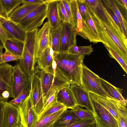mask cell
<instances>
[{
    "label": "cell",
    "mask_w": 127,
    "mask_h": 127,
    "mask_svg": "<svg viewBox=\"0 0 127 127\" xmlns=\"http://www.w3.org/2000/svg\"><path fill=\"white\" fill-rule=\"evenodd\" d=\"M85 3L92 15L99 32L102 43L120 55L127 63V39L105 7L103 2L91 7Z\"/></svg>",
    "instance_id": "obj_1"
},
{
    "label": "cell",
    "mask_w": 127,
    "mask_h": 127,
    "mask_svg": "<svg viewBox=\"0 0 127 127\" xmlns=\"http://www.w3.org/2000/svg\"><path fill=\"white\" fill-rule=\"evenodd\" d=\"M85 56L67 52H54L57 64L56 71L64 76L71 85L80 84L81 68Z\"/></svg>",
    "instance_id": "obj_2"
},
{
    "label": "cell",
    "mask_w": 127,
    "mask_h": 127,
    "mask_svg": "<svg viewBox=\"0 0 127 127\" xmlns=\"http://www.w3.org/2000/svg\"><path fill=\"white\" fill-rule=\"evenodd\" d=\"M35 71L40 79L44 104L49 97L55 92L64 88H70V83L56 71L54 77L53 74L37 67Z\"/></svg>",
    "instance_id": "obj_3"
},
{
    "label": "cell",
    "mask_w": 127,
    "mask_h": 127,
    "mask_svg": "<svg viewBox=\"0 0 127 127\" xmlns=\"http://www.w3.org/2000/svg\"><path fill=\"white\" fill-rule=\"evenodd\" d=\"M100 78L98 75L83 64L81 68V84L83 87L89 93L113 98L104 90Z\"/></svg>",
    "instance_id": "obj_4"
},
{
    "label": "cell",
    "mask_w": 127,
    "mask_h": 127,
    "mask_svg": "<svg viewBox=\"0 0 127 127\" xmlns=\"http://www.w3.org/2000/svg\"><path fill=\"white\" fill-rule=\"evenodd\" d=\"M47 5L45 1L28 14L18 23L26 32L38 28L47 18Z\"/></svg>",
    "instance_id": "obj_5"
},
{
    "label": "cell",
    "mask_w": 127,
    "mask_h": 127,
    "mask_svg": "<svg viewBox=\"0 0 127 127\" xmlns=\"http://www.w3.org/2000/svg\"><path fill=\"white\" fill-rule=\"evenodd\" d=\"M29 78V95L34 110L38 116L42 112L44 106L41 81L35 70Z\"/></svg>",
    "instance_id": "obj_6"
},
{
    "label": "cell",
    "mask_w": 127,
    "mask_h": 127,
    "mask_svg": "<svg viewBox=\"0 0 127 127\" xmlns=\"http://www.w3.org/2000/svg\"><path fill=\"white\" fill-rule=\"evenodd\" d=\"M91 101L97 127H119L117 121L109 111L98 103Z\"/></svg>",
    "instance_id": "obj_7"
},
{
    "label": "cell",
    "mask_w": 127,
    "mask_h": 127,
    "mask_svg": "<svg viewBox=\"0 0 127 127\" xmlns=\"http://www.w3.org/2000/svg\"><path fill=\"white\" fill-rule=\"evenodd\" d=\"M21 124L24 127H34L38 120V116L33 107L29 95L18 106Z\"/></svg>",
    "instance_id": "obj_8"
},
{
    "label": "cell",
    "mask_w": 127,
    "mask_h": 127,
    "mask_svg": "<svg viewBox=\"0 0 127 127\" xmlns=\"http://www.w3.org/2000/svg\"><path fill=\"white\" fill-rule=\"evenodd\" d=\"M91 100L99 104L108 111L118 122L119 113L120 110L127 107V105L116 99L89 92Z\"/></svg>",
    "instance_id": "obj_9"
},
{
    "label": "cell",
    "mask_w": 127,
    "mask_h": 127,
    "mask_svg": "<svg viewBox=\"0 0 127 127\" xmlns=\"http://www.w3.org/2000/svg\"><path fill=\"white\" fill-rule=\"evenodd\" d=\"M88 10V13L84 19H82L83 23L81 36L85 39H88L91 42L95 43L102 42L99 31L92 15L89 9Z\"/></svg>",
    "instance_id": "obj_10"
},
{
    "label": "cell",
    "mask_w": 127,
    "mask_h": 127,
    "mask_svg": "<svg viewBox=\"0 0 127 127\" xmlns=\"http://www.w3.org/2000/svg\"><path fill=\"white\" fill-rule=\"evenodd\" d=\"M12 66L7 63H0V102H6L3 97L4 94H11V79Z\"/></svg>",
    "instance_id": "obj_11"
},
{
    "label": "cell",
    "mask_w": 127,
    "mask_h": 127,
    "mask_svg": "<svg viewBox=\"0 0 127 127\" xmlns=\"http://www.w3.org/2000/svg\"><path fill=\"white\" fill-rule=\"evenodd\" d=\"M51 29L49 22L45 23L37 32L34 46V57L36 59L49 45Z\"/></svg>",
    "instance_id": "obj_12"
},
{
    "label": "cell",
    "mask_w": 127,
    "mask_h": 127,
    "mask_svg": "<svg viewBox=\"0 0 127 127\" xmlns=\"http://www.w3.org/2000/svg\"><path fill=\"white\" fill-rule=\"evenodd\" d=\"M28 78L18 64L12 66L11 79V97H17L26 86Z\"/></svg>",
    "instance_id": "obj_13"
},
{
    "label": "cell",
    "mask_w": 127,
    "mask_h": 127,
    "mask_svg": "<svg viewBox=\"0 0 127 127\" xmlns=\"http://www.w3.org/2000/svg\"><path fill=\"white\" fill-rule=\"evenodd\" d=\"M1 26L5 31L8 38L17 39L25 42L26 32L18 23L9 19L0 17Z\"/></svg>",
    "instance_id": "obj_14"
},
{
    "label": "cell",
    "mask_w": 127,
    "mask_h": 127,
    "mask_svg": "<svg viewBox=\"0 0 127 127\" xmlns=\"http://www.w3.org/2000/svg\"><path fill=\"white\" fill-rule=\"evenodd\" d=\"M61 40L60 52H67L72 46L76 45V28L70 24L62 23Z\"/></svg>",
    "instance_id": "obj_15"
},
{
    "label": "cell",
    "mask_w": 127,
    "mask_h": 127,
    "mask_svg": "<svg viewBox=\"0 0 127 127\" xmlns=\"http://www.w3.org/2000/svg\"><path fill=\"white\" fill-rule=\"evenodd\" d=\"M3 121L5 127H16L21 124L18 108L8 101L3 102Z\"/></svg>",
    "instance_id": "obj_16"
},
{
    "label": "cell",
    "mask_w": 127,
    "mask_h": 127,
    "mask_svg": "<svg viewBox=\"0 0 127 127\" xmlns=\"http://www.w3.org/2000/svg\"><path fill=\"white\" fill-rule=\"evenodd\" d=\"M70 89L75 99L77 105L93 112L91 100L88 92L80 84L71 85Z\"/></svg>",
    "instance_id": "obj_17"
},
{
    "label": "cell",
    "mask_w": 127,
    "mask_h": 127,
    "mask_svg": "<svg viewBox=\"0 0 127 127\" xmlns=\"http://www.w3.org/2000/svg\"><path fill=\"white\" fill-rule=\"evenodd\" d=\"M47 3V16L51 30L57 29L60 25L61 21L58 10L59 0H45Z\"/></svg>",
    "instance_id": "obj_18"
},
{
    "label": "cell",
    "mask_w": 127,
    "mask_h": 127,
    "mask_svg": "<svg viewBox=\"0 0 127 127\" xmlns=\"http://www.w3.org/2000/svg\"><path fill=\"white\" fill-rule=\"evenodd\" d=\"M17 64L22 71L28 78L30 77L35 70L36 60L25 46L21 59Z\"/></svg>",
    "instance_id": "obj_19"
},
{
    "label": "cell",
    "mask_w": 127,
    "mask_h": 127,
    "mask_svg": "<svg viewBox=\"0 0 127 127\" xmlns=\"http://www.w3.org/2000/svg\"><path fill=\"white\" fill-rule=\"evenodd\" d=\"M42 4H23L10 14L9 16V19L15 23H18L28 14Z\"/></svg>",
    "instance_id": "obj_20"
},
{
    "label": "cell",
    "mask_w": 127,
    "mask_h": 127,
    "mask_svg": "<svg viewBox=\"0 0 127 127\" xmlns=\"http://www.w3.org/2000/svg\"><path fill=\"white\" fill-rule=\"evenodd\" d=\"M49 46L45 49L36 59L38 64L37 67L39 69L54 75L52 64L53 59L50 53Z\"/></svg>",
    "instance_id": "obj_21"
},
{
    "label": "cell",
    "mask_w": 127,
    "mask_h": 127,
    "mask_svg": "<svg viewBox=\"0 0 127 127\" xmlns=\"http://www.w3.org/2000/svg\"><path fill=\"white\" fill-rule=\"evenodd\" d=\"M101 86L104 91L112 98L127 105V100L123 96V90L114 86L109 82L100 77Z\"/></svg>",
    "instance_id": "obj_22"
},
{
    "label": "cell",
    "mask_w": 127,
    "mask_h": 127,
    "mask_svg": "<svg viewBox=\"0 0 127 127\" xmlns=\"http://www.w3.org/2000/svg\"><path fill=\"white\" fill-rule=\"evenodd\" d=\"M57 100L65 105L67 109H71L77 105L70 88H64L58 91L57 96Z\"/></svg>",
    "instance_id": "obj_23"
},
{
    "label": "cell",
    "mask_w": 127,
    "mask_h": 127,
    "mask_svg": "<svg viewBox=\"0 0 127 127\" xmlns=\"http://www.w3.org/2000/svg\"><path fill=\"white\" fill-rule=\"evenodd\" d=\"M81 120L76 116L72 109L65 110L60 118L55 123L53 127L66 126Z\"/></svg>",
    "instance_id": "obj_24"
},
{
    "label": "cell",
    "mask_w": 127,
    "mask_h": 127,
    "mask_svg": "<svg viewBox=\"0 0 127 127\" xmlns=\"http://www.w3.org/2000/svg\"><path fill=\"white\" fill-rule=\"evenodd\" d=\"M25 47V42L16 39L8 38L5 41L4 48L21 57Z\"/></svg>",
    "instance_id": "obj_25"
},
{
    "label": "cell",
    "mask_w": 127,
    "mask_h": 127,
    "mask_svg": "<svg viewBox=\"0 0 127 127\" xmlns=\"http://www.w3.org/2000/svg\"><path fill=\"white\" fill-rule=\"evenodd\" d=\"M102 1L105 5L111 9L117 16L120 23L123 32L127 37V21L123 17L115 0H103Z\"/></svg>",
    "instance_id": "obj_26"
},
{
    "label": "cell",
    "mask_w": 127,
    "mask_h": 127,
    "mask_svg": "<svg viewBox=\"0 0 127 127\" xmlns=\"http://www.w3.org/2000/svg\"><path fill=\"white\" fill-rule=\"evenodd\" d=\"M67 109L61 110L51 115L38 120L34 127H53L55 123Z\"/></svg>",
    "instance_id": "obj_27"
},
{
    "label": "cell",
    "mask_w": 127,
    "mask_h": 127,
    "mask_svg": "<svg viewBox=\"0 0 127 127\" xmlns=\"http://www.w3.org/2000/svg\"><path fill=\"white\" fill-rule=\"evenodd\" d=\"M62 23L57 29L51 30L49 46L52 47L53 51L59 52L60 51Z\"/></svg>",
    "instance_id": "obj_28"
},
{
    "label": "cell",
    "mask_w": 127,
    "mask_h": 127,
    "mask_svg": "<svg viewBox=\"0 0 127 127\" xmlns=\"http://www.w3.org/2000/svg\"><path fill=\"white\" fill-rule=\"evenodd\" d=\"M38 30V29L37 28L26 32L25 42V46L34 57V49L35 38L36 34Z\"/></svg>",
    "instance_id": "obj_29"
},
{
    "label": "cell",
    "mask_w": 127,
    "mask_h": 127,
    "mask_svg": "<svg viewBox=\"0 0 127 127\" xmlns=\"http://www.w3.org/2000/svg\"><path fill=\"white\" fill-rule=\"evenodd\" d=\"M22 0H0V3L5 12L9 16L10 14L21 3Z\"/></svg>",
    "instance_id": "obj_30"
},
{
    "label": "cell",
    "mask_w": 127,
    "mask_h": 127,
    "mask_svg": "<svg viewBox=\"0 0 127 127\" xmlns=\"http://www.w3.org/2000/svg\"><path fill=\"white\" fill-rule=\"evenodd\" d=\"M65 108H67L65 105L56 100L38 116V120L51 115L60 110Z\"/></svg>",
    "instance_id": "obj_31"
},
{
    "label": "cell",
    "mask_w": 127,
    "mask_h": 127,
    "mask_svg": "<svg viewBox=\"0 0 127 127\" xmlns=\"http://www.w3.org/2000/svg\"><path fill=\"white\" fill-rule=\"evenodd\" d=\"M92 44L89 46H77L74 45L70 47L67 52L70 54L84 55H90L93 51Z\"/></svg>",
    "instance_id": "obj_32"
},
{
    "label": "cell",
    "mask_w": 127,
    "mask_h": 127,
    "mask_svg": "<svg viewBox=\"0 0 127 127\" xmlns=\"http://www.w3.org/2000/svg\"><path fill=\"white\" fill-rule=\"evenodd\" d=\"M72 109L77 117L80 120L94 118L93 112L83 108L82 107L76 105Z\"/></svg>",
    "instance_id": "obj_33"
},
{
    "label": "cell",
    "mask_w": 127,
    "mask_h": 127,
    "mask_svg": "<svg viewBox=\"0 0 127 127\" xmlns=\"http://www.w3.org/2000/svg\"><path fill=\"white\" fill-rule=\"evenodd\" d=\"M108 50L110 57L115 59L120 65L126 74L127 73V63L118 54L109 47L105 46Z\"/></svg>",
    "instance_id": "obj_34"
},
{
    "label": "cell",
    "mask_w": 127,
    "mask_h": 127,
    "mask_svg": "<svg viewBox=\"0 0 127 127\" xmlns=\"http://www.w3.org/2000/svg\"><path fill=\"white\" fill-rule=\"evenodd\" d=\"M95 123L94 118L81 120L68 126L63 127H90Z\"/></svg>",
    "instance_id": "obj_35"
},
{
    "label": "cell",
    "mask_w": 127,
    "mask_h": 127,
    "mask_svg": "<svg viewBox=\"0 0 127 127\" xmlns=\"http://www.w3.org/2000/svg\"><path fill=\"white\" fill-rule=\"evenodd\" d=\"M3 53L1 55V59L3 62H7L15 61L19 60L21 59V57L9 51L6 49Z\"/></svg>",
    "instance_id": "obj_36"
},
{
    "label": "cell",
    "mask_w": 127,
    "mask_h": 127,
    "mask_svg": "<svg viewBox=\"0 0 127 127\" xmlns=\"http://www.w3.org/2000/svg\"><path fill=\"white\" fill-rule=\"evenodd\" d=\"M58 10L61 22L70 24L69 17L64 6L62 0H59Z\"/></svg>",
    "instance_id": "obj_37"
},
{
    "label": "cell",
    "mask_w": 127,
    "mask_h": 127,
    "mask_svg": "<svg viewBox=\"0 0 127 127\" xmlns=\"http://www.w3.org/2000/svg\"><path fill=\"white\" fill-rule=\"evenodd\" d=\"M118 122L119 127H127V108L120 110Z\"/></svg>",
    "instance_id": "obj_38"
},
{
    "label": "cell",
    "mask_w": 127,
    "mask_h": 127,
    "mask_svg": "<svg viewBox=\"0 0 127 127\" xmlns=\"http://www.w3.org/2000/svg\"><path fill=\"white\" fill-rule=\"evenodd\" d=\"M62 1L69 17L70 24L73 27L76 28L73 18L70 0H62Z\"/></svg>",
    "instance_id": "obj_39"
},
{
    "label": "cell",
    "mask_w": 127,
    "mask_h": 127,
    "mask_svg": "<svg viewBox=\"0 0 127 127\" xmlns=\"http://www.w3.org/2000/svg\"><path fill=\"white\" fill-rule=\"evenodd\" d=\"M77 2L82 19H84L88 13V9L84 3V0H77Z\"/></svg>",
    "instance_id": "obj_40"
},
{
    "label": "cell",
    "mask_w": 127,
    "mask_h": 127,
    "mask_svg": "<svg viewBox=\"0 0 127 127\" xmlns=\"http://www.w3.org/2000/svg\"><path fill=\"white\" fill-rule=\"evenodd\" d=\"M8 38L5 31L0 25V50H3L6 40Z\"/></svg>",
    "instance_id": "obj_41"
},
{
    "label": "cell",
    "mask_w": 127,
    "mask_h": 127,
    "mask_svg": "<svg viewBox=\"0 0 127 127\" xmlns=\"http://www.w3.org/2000/svg\"><path fill=\"white\" fill-rule=\"evenodd\" d=\"M58 92V91L55 92L47 98L44 104V108L42 112L57 100V96Z\"/></svg>",
    "instance_id": "obj_42"
},
{
    "label": "cell",
    "mask_w": 127,
    "mask_h": 127,
    "mask_svg": "<svg viewBox=\"0 0 127 127\" xmlns=\"http://www.w3.org/2000/svg\"><path fill=\"white\" fill-rule=\"evenodd\" d=\"M105 7L107 9V10L111 15L113 19L116 23V24L118 26L121 30L123 31L121 27V26L120 23L119 21L116 16L112 10L109 7L107 6L106 5L104 4Z\"/></svg>",
    "instance_id": "obj_43"
},
{
    "label": "cell",
    "mask_w": 127,
    "mask_h": 127,
    "mask_svg": "<svg viewBox=\"0 0 127 127\" xmlns=\"http://www.w3.org/2000/svg\"><path fill=\"white\" fill-rule=\"evenodd\" d=\"M3 102H0V127H5L3 121Z\"/></svg>",
    "instance_id": "obj_44"
},
{
    "label": "cell",
    "mask_w": 127,
    "mask_h": 127,
    "mask_svg": "<svg viewBox=\"0 0 127 127\" xmlns=\"http://www.w3.org/2000/svg\"><path fill=\"white\" fill-rule=\"evenodd\" d=\"M8 102L10 104L18 108V106L22 101L19 98L17 97Z\"/></svg>",
    "instance_id": "obj_45"
},
{
    "label": "cell",
    "mask_w": 127,
    "mask_h": 127,
    "mask_svg": "<svg viewBox=\"0 0 127 127\" xmlns=\"http://www.w3.org/2000/svg\"><path fill=\"white\" fill-rule=\"evenodd\" d=\"M45 0H22V4L43 3H45Z\"/></svg>",
    "instance_id": "obj_46"
},
{
    "label": "cell",
    "mask_w": 127,
    "mask_h": 127,
    "mask_svg": "<svg viewBox=\"0 0 127 127\" xmlns=\"http://www.w3.org/2000/svg\"><path fill=\"white\" fill-rule=\"evenodd\" d=\"M0 17L6 19H9V16L7 15L0 3Z\"/></svg>",
    "instance_id": "obj_47"
},
{
    "label": "cell",
    "mask_w": 127,
    "mask_h": 127,
    "mask_svg": "<svg viewBox=\"0 0 127 127\" xmlns=\"http://www.w3.org/2000/svg\"><path fill=\"white\" fill-rule=\"evenodd\" d=\"M52 69L53 71V75L55 77V75L56 70L57 68V64L54 59H53L52 60Z\"/></svg>",
    "instance_id": "obj_48"
},
{
    "label": "cell",
    "mask_w": 127,
    "mask_h": 127,
    "mask_svg": "<svg viewBox=\"0 0 127 127\" xmlns=\"http://www.w3.org/2000/svg\"><path fill=\"white\" fill-rule=\"evenodd\" d=\"M122 3L127 9V0H121Z\"/></svg>",
    "instance_id": "obj_49"
},
{
    "label": "cell",
    "mask_w": 127,
    "mask_h": 127,
    "mask_svg": "<svg viewBox=\"0 0 127 127\" xmlns=\"http://www.w3.org/2000/svg\"><path fill=\"white\" fill-rule=\"evenodd\" d=\"M2 50H0V63L3 62L1 59V55L2 54Z\"/></svg>",
    "instance_id": "obj_50"
},
{
    "label": "cell",
    "mask_w": 127,
    "mask_h": 127,
    "mask_svg": "<svg viewBox=\"0 0 127 127\" xmlns=\"http://www.w3.org/2000/svg\"><path fill=\"white\" fill-rule=\"evenodd\" d=\"M90 127H97L95 123L91 126Z\"/></svg>",
    "instance_id": "obj_51"
},
{
    "label": "cell",
    "mask_w": 127,
    "mask_h": 127,
    "mask_svg": "<svg viewBox=\"0 0 127 127\" xmlns=\"http://www.w3.org/2000/svg\"><path fill=\"white\" fill-rule=\"evenodd\" d=\"M16 127H24L21 124L17 126Z\"/></svg>",
    "instance_id": "obj_52"
},
{
    "label": "cell",
    "mask_w": 127,
    "mask_h": 127,
    "mask_svg": "<svg viewBox=\"0 0 127 127\" xmlns=\"http://www.w3.org/2000/svg\"><path fill=\"white\" fill-rule=\"evenodd\" d=\"M0 26H1V24H0Z\"/></svg>",
    "instance_id": "obj_53"
}]
</instances>
